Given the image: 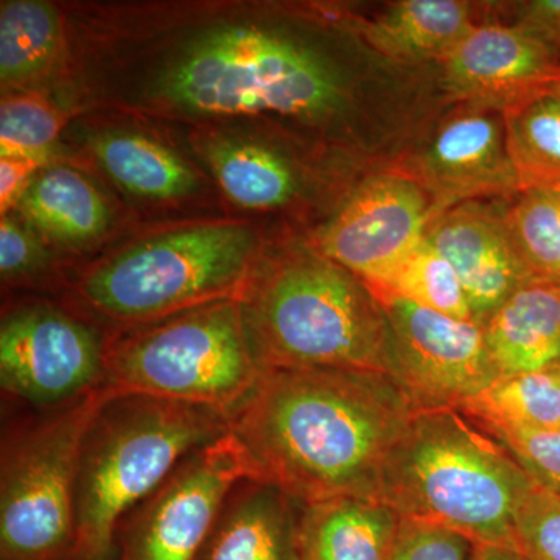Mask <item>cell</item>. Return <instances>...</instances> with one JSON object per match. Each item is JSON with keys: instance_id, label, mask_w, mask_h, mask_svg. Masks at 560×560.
I'll list each match as a JSON object with an SVG mask.
<instances>
[{"instance_id": "33", "label": "cell", "mask_w": 560, "mask_h": 560, "mask_svg": "<svg viewBox=\"0 0 560 560\" xmlns=\"http://www.w3.org/2000/svg\"><path fill=\"white\" fill-rule=\"evenodd\" d=\"M38 259V249L27 232L3 217L0 224V271L3 276H18L32 270Z\"/></svg>"}, {"instance_id": "14", "label": "cell", "mask_w": 560, "mask_h": 560, "mask_svg": "<svg viewBox=\"0 0 560 560\" xmlns=\"http://www.w3.org/2000/svg\"><path fill=\"white\" fill-rule=\"evenodd\" d=\"M415 179L429 194L433 217L460 202L521 194L503 114L474 105L453 110L434 132Z\"/></svg>"}, {"instance_id": "32", "label": "cell", "mask_w": 560, "mask_h": 560, "mask_svg": "<svg viewBox=\"0 0 560 560\" xmlns=\"http://www.w3.org/2000/svg\"><path fill=\"white\" fill-rule=\"evenodd\" d=\"M514 9L515 25L560 54V0H529Z\"/></svg>"}, {"instance_id": "9", "label": "cell", "mask_w": 560, "mask_h": 560, "mask_svg": "<svg viewBox=\"0 0 560 560\" xmlns=\"http://www.w3.org/2000/svg\"><path fill=\"white\" fill-rule=\"evenodd\" d=\"M243 480H250L248 460L228 431L180 460L121 521L113 560H197L224 501Z\"/></svg>"}, {"instance_id": "26", "label": "cell", "mask_w": 560, "mask_h": 560, "mask_svg": "<svg viewBox=\"0 0 560 560\" xmlns=\"http://www.w3.org/2000/svg\"><path fill=\"white\" fill-rule=\"evenodd\" d=\"M504 219L526 267L560 285V190H522Z\"/></svg>"}, {"instance_id": "15", "label": "cell", "mask_w": 560, "mask_h": 560, "mask_svg": "<svg viewBox=\"0 0 560 560\" xmlns=\"http://www.w3.org/2000/svg\"><path fill=\"white\" fill-rule=\"evenodd\" d=\"M425 241L455 268L475 323L485 324L515 291L541 280L515 248L504 213L480 201L434 215Z\"/></svg>"}, {"instance_id": "5", "label": "cell", "mask_w": 560, "mask_h": 560, "mask_svg": "<svg viewBox=\"0 0 560 560\" xmlns=\"http://www.w3.org/2000/svg\"><path fill=\"white\" fill-rule=\"evenodd\" d=\"M261 366L241 300L191 308L105 350L98 388L108 399L142 396L232 412Z\"/></svg>"}, {"instance_id": "31", "label": "cell", "mask_w": 560, "mask_h": 560, "mask_svg": "<svg viewBox=\"0 0 560 560\" xmlns=\"http://www.w3.org/2000/svg\"><path fill=\"white\" fill-rule=\"evenodd\" d=\"M466 537L431 523L404 521L389 560H470Z\"/></svg>"}, {"instance_id": "18", "label": "cell", "mask_w": 560, "mask_h": 560, "mask_svg": "<svg viewBox=\"0 0 560 560\" xmlns=\"http://www.w3.org/2000/svg\"><path fill=\"white\" fill-rule=\"evenodd\" d=\"M400 525V515L375 497L311 504L301 517V560H389Z\"/></svg>"}, {"instance_id": "25", "label": "cell", "mask_w": 560, "mask_h": 560, "mask_svg": "<svg viewBox=\"0 0 560 560\" xmlns=\"http://www.w3.org/2000/svg\"><path fill=\"white\" fill-rule=\"evenodd\" d=\"M521 190H560V97L555 91L503 113Z\"/></svg>"}, {"instance_id": "7", "label": "cell", "mask_w": 560, "mask_h": 560, "mask_svg": "<svg viewBox=\"0 0 560 560\" xmlns=\"http://www.w3.org/2000/svg\"><path fill=\"white\" fill-rule=\"evenodd\" d=\"M165 97L205 116H319L340 101L313 51L256 27H220L184 49L162 80Z\"/></svg>"}, {"instance_id": "13", "label": "cell", "mask_w": 560, "mask_h": 560, "mask_svg": "<svg viewBox=\"0 0 560 560\" xmlns=\"http://www.w3.org/2000/svg\"><path fill=\"white\" fill-rule=\"evenodd\" d=\"M448 97L503 114L550 94L560 54L518 25L478 24L440 62Z\"/></svg>"}, {"instance_id": "24", "label": "cell", "mask_w": 560, "mask_h": 560, "mask_svg": "<svg viewBox=\"0 0 560 560\" xmlns=\"http://www.w3.org/2000/svg\"><path fill=\"white\" fill-rule=\"evenodd\" d=\"M208 160L221 189L242 208H279L296 189L290 165L267 147L219 140L210 145Z\"/></svg>"}, {"instance_id": "11", "label": "cell", "mask_w": 560, "mask_h": 560, "mask_svg": "<svg viewBox=\"0 0 560 560\" xmlns=\"http://www.w3.org/2000/svg\"><path fill=\"white\" fill-rule=\"evenodd\" d=\"M431 219L429 194L418 180L375 176L320 231L319 254L370 291L383 289L423 242Z\"/></svg>"}, {"instance_id": "1", "label": "cell", "mask_w": 560, "mask_h": 560, "mask_svg": "<svg viewBox=\"0 0 560 560\" xmlns=\"http://www.w3.org/2000/svg\"><path fill=\"white\" fill-rule=\"evenodd\" d=\"M416 410L389 375L264 368L230 431L250 480L311 506L377 499L386 460Z\"/></svg>"}, {"instance_id": "17", "label": "cell", "mask_w": 560, "mask_h": 560, "mask_svg": "<svg viewBox=\"0 0 560 560\" xmlns=\"http://www.w3.org/2000/svg\"><path fill=\"white\" fill-rule=\"evenodd\" d=\"M482 327L500 377L560 370L559 283L523 287Z\"/></svg>"}, {"instance_id": "6", "label": "cell", "mask_w": 560, "mask_h": 560, "mask_svg": "<svg viewBox=\"0 0 560 560\" xmlns=\"http://www.w3.org/2000/svg\"><path fill=\"white\" fill-rule=\"evenodd\" d=\"M256 241L243 224H201L158 235L92 268L79 291L110 319L142 324L228 300L253 279Z\"/></svg>"}, {"instance_id": "20", "label": "cell", "mask_w": 560, "mask_h": 560, "mask_svg": "<svg viewBox=\"0 0 560 560\" xmlns=\"http://www.w3.org/2000/svg\"><path fill=\"white\" fill-rule=\"evenodd\" d=\"M18 206L33 226L66 243L94 241L109 221L101 191L68 167L39 172Z\"/></svg>"}, {"instance_id": "21", "label": "cell", "mask_w": 560, "mask_h": 560, "mask_svg": "<svg viewBox=\"0 0 560 560\" xmlns=\"http://www.w3.org/2000/svg\"><path fill=\"white\" fill-rule=\"evenodd\" d=\"M456 410L486 431H560V370L497 378Z\"/></svg>"}, {"instance_id": "30", "label": "cell", "mask_w": 560, "mask_h": 560, "mask_svg": "<svg viewBox=\"0 0 560 560\" xmlns=\"http://www.w3.org/2000/svg\"><path fill=\"white\" fill-rule=\"evenodd\" d=\"M534 481L560 497V431H488Z\"/></svg>"}, {"instance_id": "3", "label": "cell", "mask_w": 560, "mask_h": 560, "mask_svg": "<svg viewBox=\"0 0 560 560\" xmlns=\"http://www.w3.org/2000/svg\"><path fill=\"white\" fill-rule=\"evenodd\" d=\"M230 422L226 412L202 405L142 396L103 401L81 451L68 560H113L121 521L187 455L226 434Z\"/></svg>"}, {"instance_id": "35", "label": "cell", "mask_w": 560, "mask_h": 560, "mask_svg": "<svg viewBox=\"0 0 560 560\" xmlns=\"http://www.w3.org/2000/svg\"><path fill=\"white\" fill-rule=\"evenodd\" d=\"M470 560H528L515 548L501 545H471Z\"/></svg>"}, {"instance_id": "34", "label": "cell", "mask_w": 560, "mask_h": 560, "mask_svg": "<svg viewBox=\"0 0 560 560\" xmlns=\"http://www.w3.org/2000/svg\"><path fill=\"white\" fill-rule=\"evenodd\" d=\"M46 160L36 158H0V209L2 213L20 205Z\"/></svg>"}, {"instance_id": "10", "label": "cell", "mask_w": 560, "mask_h": 560, "mask_svg": "<svg viewBox=\"0 0 560 560\" xmlns=\"http://www.w3.org/2000/svg\"><path fill=\"white\" fill-rule=\"evenodd\" d=\"M389 324L393 378L418 410L459 408L500 378L485 327L374 294Z\"/></svg>"}, {"instance_id": "2", "label": "cell", "mask_w": 560, "mask_h": 560, "mask_svg": "<svg viewBox=\"0 0 560 560\" xmlns=\"http://www.w3.org/2000/svg\"><path fill=\"white\" fill-rule=\"evenodd\" d=\"M534 480L492 434L455 408L416 410L383 469L377 499L404 521L515 548Z\"/></svg>"}, {"instance_id": "19", "label": "cell", "mask_w": 560, "mask_h": 560, "mask_svg": "<svg viewBox=\"0 0 560 560\" xmlns=\"http://www.w3.org/2000/svg\"><path fill=\"white\" fill-rule=\"evenodd\" d=\"M474 9L460 0H401L360 25L375 54L401 66L441 62L477 27Z\"/></svg>"}, {"instance_id": "8", "label": "cell", "mask_w": 560, "mask_h": 560, "mask_svg": "<svg viewBox=\"0 0 560 560\" xmlns=\"http://www.w3.org/2000/svg\"><path fill=\"white\" fill-rule=\"evenodd\" d=\"M108 399L91 390L3 445L2 560H68L75 540L77 481L92 419Z\"/></svg>"}, {"instance_id": "23", "label": "cell", "mask_w": 560, "mask_h": 560, "mask_svg": "<svg viewBox=\"0 0 560 560\" xmlns=\"http://www.w3.org/2000/svg\"><path fill=\"white\" fill-rule=\"evenodd\" d=\"M62 40L60 14L50 3L11 0L0 9V79L33 83L57 61Z\"/></svg>"}, {"instance_id": "36", "label": "cell", "mask_w": 560, "mask_h": 560, "mask_svg": "<svg viewBox=\"0 0 560 560\" xmlns=\"http://www.w3.org/2000/svg\"><path fill=\"white\" fill-rule=\"evenodd\" d=\"M555 92H556V94H558V95H559V97H560V80H559L558 86H556V88H555Z\"/></svg>"}, {"instance_id": "22", "label": "cell", "mask_w": 560, "mask_h": 560, "mask_svg": "<svg viewBox=\"0 0 560 560\" xmlns=\"http://www.w3.org/2000/svg\"><path fill=\"white\" fill-rule=\"evenodd\" d=\"M92 149L110 178L139 197L172 200L190 195L198 186L186 162L145 136L103 135L92 142Z\"/></svg>"}, {"instance_id": "29", "label": "cell", "mask_w": 560, "mask_h": 560, "mask_svg": "<svg viewBox=\"0 0 560 560\" xmlns=\"http://www.w3.org/2000/svg\"><path fill=\"white\" fill-rule=\"evenodd\" d=\"M515 547L528 560H560V497L537 481L518 511Z\"/></svg>"}, {"instance_id": "4", "label": "cell", "mask_w": 560, "mask_h": 560, "mask_svg": "<svg viewBox=\"0 0 560 560\" xmlns=\"http://www.w3.org/2000/svg\"><path fill=\"white\" fill-rule=\"evenodd\" d=\"M243 311L264 368H323L393 377L389 324L355 276L300 254L250 279Z\"/></svg>"}, {"instance_id": "27", "label": "cell", "mask_w": 560, "mask_h": 560, "mask_svg": "<svg viewBox=\"0 0 560 560\" xmlns=\"http://www.w3.org/2000/svg\"><path fill=\"white\" fill-rule=\"evenodd\" d=\"M372 294L388 293L451 318L474 320L463 283L451 261L423 238L400 270Z\"/></svg>"}, {"instance_id": "28", "label": "cell", "mask_w": 560, "mask_h": 560, "mask_svg": "<svg viewBox=\"0 0 560 560\" xmlns=\"http://www.w3.org/2000/svg\"><path fill=\"white\" fill-rule=\"evenodd\" d=\"M65 116L39 95H10L0 106V158L46 160Z\"/></svg>"}, {"instance_id": "12", "label": "cell", "mask_w": 560, "mask_h": 560, "mask_svg": "<svg viewBox=\"0 0 560 560\" xmlns=\"http://www.w3.org/2000/svg\"><path fill=\"white\" fill-rule=\"evenodd\" d=\"M105 350L72 316L40 305L24 308L0 329V385L27 404L65 407L101 386Z\"/></svg>"}, {"instance_id": "16", "label": "cell", "mask_w": 560, "mask_h": 560, "mask_svg": "<svg viewBox=\"0 0 560 560\" xmlns=\"http://www.w3.org/2000/svg\"><path fill=\"white\" fill-rule=\"evenodd\" d=\"M290 500L264 482H238L197 560H301V521L294 522Z\"/></svg>"}]
</instances>
